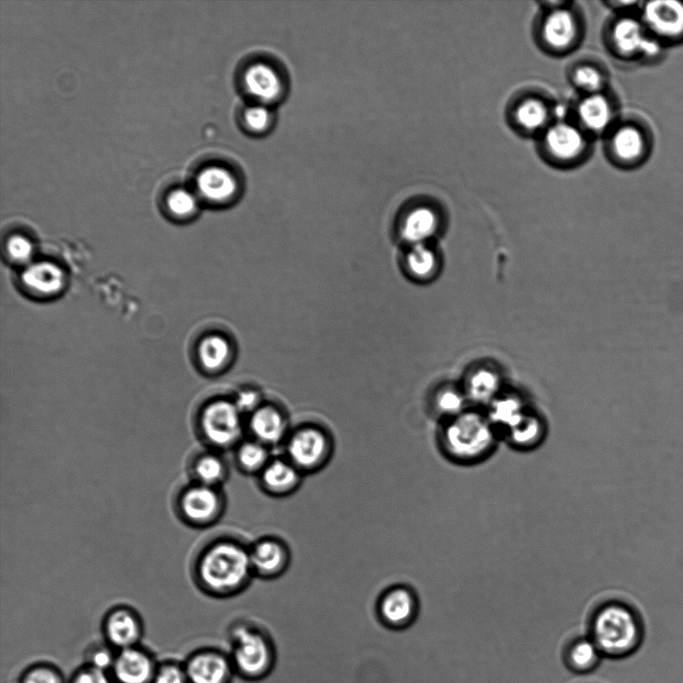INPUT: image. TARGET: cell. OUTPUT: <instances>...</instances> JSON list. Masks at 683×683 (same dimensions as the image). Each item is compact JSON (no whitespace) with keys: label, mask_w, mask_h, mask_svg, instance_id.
<instances>
[{"label":"cell","mask_w":683,"mask_h":683,"mask_svg":"<svg viewBox=\"0 0 683 683\" xmlns=\"http://www.w3.org/2000/svg\"><path fill=\"white\" fill-rule=\"evenodd\" d=\"M192 579L204 594L218 599L245 591L254 575L249 545L232 536H217L196 553L191 566Z\"/></svg>","instance_id":"obj_1"},{"label":"cell","mask_w":683,"mask_h":683,"mask_svg":"<svg viewBox=\"0 0 683 683\" xmlns=\"http://www.w3.org/2000/svg\"><path fill=\"white\" fill-rule=\"evenodd\" d=\"M532 23V39L538 50L550 57L573 54L583 43L586 17L575 1H538Z\"/></svg>","instance_id":"obj_2"},{"label":"cell","mask_w":683,"mask_h":683,"mask_svg":"<svg viewBox=\"0 0 683 683\" xmlns=\"http://www.w3.org/2000/svg\"><path fill=\"white\" fill-rule=\"evenodd\" d=\"M498 435L488 417L463 411L447 420L439 433L438 444L449 461L458 465H474L493 454Z\"/></svg>","instance_id":"obj_3"},{"label":"cell","mask_w":683,"mask_h":683,"mask_svg":"<svg viewBox=\"0 0 683 683\" xmlns=\"http://www.w3.org/2000/svg\"><path fill=\"white\" fill-rule=\"evenodd\" d=\"M588 636L604 657L625 658L631 656L642 642V622L630 605L622 601H607L591 614Z\"/></svg>","instance_id":"obj_4"},{"label":"cell","mask_w":683,"mask_h":683,"mask_svg":"<svg viewBox=\"0 0 683 683\" xmlns=\"http://www.w3.org/2000/svg\"><path fill=\"white\" fill-rule=\"evenodd\" d=\"M228 637V654L236 676L248 682H259L273 672L277 649L265 627L254 621L237 620L230 626Z\"/></svg>","instance_id":"obj_5"},{"label":"cell","mask_w":683,"mask_h":683,"mask_svg":"<svg viewBox=\"0 0 683 683\" xmlns=\"http://www.w3.org/2000/svg\"><path fill=\"white\" fill-rule=\"evenodd\" d=\"M534 142L537 155L547 166L570 171L583 166L592 157L595 140L565 114Z\"/></svg>","instance_id":"obj_6"},{"label":"cell","mask_w":683,"mask_h":683,"mask_svg":"<svg viewBox=\"0 0 683 683\" xmlns=\"http://www.w3.org/2000/svg\"><path fill=\"white\" fill-rule=\"evenodd\" d=\"M602 42L613 58L624 62L649 63L657 60L665 48L650 34L638 10L611 13L603 26Z\"/></svg>","instance_id":"obj_7"},{"label":"cell","mask_w":683,"mask_h":683,"mask_svg":"<svg viewBox=\"0 0 683 683\" xmlns=\"http://www.w3.org/2000/svg\"><path fill=\"white\" fill-rule=\"evenodd\" d=\"M561 115L553 97L536 87L517 90L504 110L507 126L519 137L533 140Z\"/></svg>","instance_id":"obj_8"},{"label":"cell","mask_w":683,"mask_h":683,"mask_svg":"<svg viewBox=\"0 0 683 683\" xmlns=\"http://www.w3.org/2000/svg\"><path fill=\"white\" fill-rule=\"evenodd\" d=\"M601 141L607 161L624 170L640 166L651 150L649 130L639 120L622 115Z\"/></svg>","instance_id":"obj_9"},{"label":"cell","mask_w":683,"mask_h":683,"mask_svg":"<svg viewBox=\"0 0 683 683\" xmlns=\"http://www.w3.org/2000/svg\"><path fill=\"white\" fill-rule=\"evenodd\" d=\"M173 506L182 523L203 529L215 525L223 517L227 498L223 488L189 481L177 491Z\"/></svg>","instance_id":"obj_10"},{"label":"cell","mask_w":683,"mask_h":683,"mask_svg":"<svg viewBox=\"0 0 683 683\" xmlns=\"http://www.w3.org/2000/svg\"><path fill=\"white\" fill-rule=\"evenodd\" d=\"M282 446L283 456L304 476L323 470L334 454V443L330 435L312 425L289 432Z\"/></svg>","instance_id":"obj_11"},{"label":"cell","mask_w":683,"mask_h":683,"mask_svg":"<svg viewBox=\"0 0 683 683\" xmlns=\"http://www.w3.org/2000/svg\"><path fill=\"white\" fill-rule=\"evenodd\" d=\"M242 414L234 403L219 400L207 405L199 418V436L206 448L234 450L244 439Z\"/></svg>","instance_id":"obj_12"},{"label":"cell","mask_w":683,"mask_h":683,"mask_svg":"<svg viewBox=\"0 0 683 683\" xmlns=\"http://www.w3.org/2000/svg\"><path fill=\"white\" fill-rule=\"evenodd\" d=\"M566 115L595 141L601 140L621 117L618 100L611 89L576 95Z\"/></svg>","instance_id":"obj_13"},{"label":"cell","mask_w":683,"mask_h":683,"mask_svg":"<svg viewBox=\"0 0 683 683\" xmlns=\"http://www.w3.org/2000/svg\"><path fill=\"white\" fill-rule=\"evenodd\" d=\"M240 84L251 103L269 107L282 99L287 87L279 66L264 58L252 59L244 66Z\"/></svg>","instance_id":"obj_14"},{"label":"cell","mask_w":683,"mask_h":683,"mask_svg":"<svg viewBox=\"0 0 683 683\" xmlns=\"http://www.w3.org/2000/svg\"><path fill=\"white\" fill-rule=\"evenodd\" d=\"M420 602L415 590L407 584H393L383 590L375 602L378 622L386 629L404 631L415 624Z\"/></svg>","instance_id":"obj_15"},{"label":"cell","mask_w":683,"mask_h":683,"mask_svg":"<svg viewBox=\"0 0 683 683\" xmlns=\"http://www.w3.org/2000/svg\"><path fill=\"white\" fill-rule=\"evenodd\" d=\"M638 14L650 34L663 46L683 41V1L641 2Z\"/></svg>","instance_id":"obj_16"},{"label":"cell","mask_w":683,"mask_h":683,"mask_svg":"<svg viewBox=\"0 0 683 683\" xmlns=\"http://www.w3.org/2000/svg\"><path fill=\"white\" fill-rule=\"evenodd\" d=\"M249 556L254 577L267 581L285 574L292 559L286 541L273 535L262 536L249 544Z\"/></svg>","instance_id":"obj_17"},{"label":"cell","mask_w":683,"mask_h":683,"mask_svg":"<svg viewBox=\"0 0 683 683\" xmlns=\"http://www.w3.org/2000/svg\"><path fill=\"white\" fill-rule=\"evenodd\" d=\"M304 475L283 455L273 456L257 476L259 489L272 498H286L298 491Z\"/></svg>","instance_id":"obj_18"},{"label":"cell","mask_w":683,"mask_h":683,"mask_svg":"<svg viewBox=\"0 0 683 683\" xmlns=\"http://www.w3.org/2000/svg\"><path fill=\"white\" fill-rule=\"evenodd\" d=\"M185 671L189 683H231L236 676L229 654L217 649L194 654Z\"/></svg>","instance_id":"obj_19"},{"label":"cell","mask_w":683,"mask_h":683,"mask_svg":"<svg viewBox=\"0 0 683 683\" xmlns=\"http://www.w3.org/2000/svg\"><path fill=\"white\" fill-rule=\"evenodd\" d=\"M566 79L576 95H587L610 89V74L604 63L594 56L583 55L567 66Z\"/></svg>","instance_id":"obj_20"},{"label":"cell","mask_w":683,"mask_h":683,"mask_svg":"<svg viewBox=\"0 0 683 683\" xmlns=\"http://www.w3.org/2000/svg\"><path fill=\"white\" fill-rule=\"evenodd\" d=\"M103 630L109 643L122 650L136 646L142 636L143 625L133 608L118 605L107 612Z\"/></svg>","instance_id":"obj_21"},{"label":"cell","mask_w":683,"mask_h":683,"mask_svg":"<svg viewBox=\"0 0 683 683\" xmlns=\"http://www.w3.org/2000/svg\"><path fill=\"white\" fill-rule=\"evenodd\" d=\"M200 195L213 203H224L235 198L239 192L238 177L228 168L211 165L202 169L196 177Z\"/></svg>","instance_id":"obj_22"},{"label":"cell","mask_w":683,"mask_h":683,"mask_svg":"<svg viewBox=\"0 0 683 683\" xmlns=\"http://www.w3.org/2000/svg\"><path fill=\"white\" fill-rule=\"evenodd\" d=\"M440 223L439 209L430 202H421L406 212L400 233L405 241L413 245L422 244L438 231Z\"/></svg>","instance_id":"obj_23"},{"label":"cell","mask_w":683,"mask_h":683,"mask_svg":"<svg viewBox=\"0 0 683 683\" xmlns=\"http://www.w3.org/2000/svg\"><path fill=\"white\" fill-rule=\"evenodd\" d=\"M111 669L117 683H152L157 670L152 658L136 646L120 650Z\"/></svg>","instance_id":"obj_24"},{"label":"cell","mask_w":683,"mask_h":683,"mask_svg":"<svg viewBox=\"0 0 683 683\" xmlns=\"http://www.w3.org/2000/svg\"><path fill=\"white\" fill-rule=\"evenodd\" d=\"M190 481L223 488L229 478V466L222 452L205 448L196 452L188 462Z\"/></svg>","instance_id":"obj_25"},{"label":"cell","mask_w":683,"mask_h":683,"mask_svg":"<svg viewBox=\"0 0 683 683\" xmlns=\"http://www.w3.org/2000/svg\"><path fill=\"white\" fill-rule=\"evenodd\" d=\"M251 438L270 447L283 445L289 431L283 414L271 406L259 407L249 418Z\"/></svg>","instance_id":"obj_26"},{"label":"cell","mask_w":683,"mask_h":683,"mask_svg":"<svg viewBox=\"0 0 683 683\" xmlns=\"http://www.w3.org/2000/svg\"><path fill=\"white\" fill-rule=\"evenodd\" d=\"M21 280L25 288L33 294L53 296L63 289L65 275L58 265L42 261L27 266Z\"/></svg>","instance_id":"obj_27"},{"label":"cell","mask_w":683,"mask_h":683,"mask_svg":"<svg viewBox=\"0 0 683 683\" xmlns=\"http://www.w3.org/2000/svg\"><path fill=\"white\" fill-rule=\"evenodd\" d=\"M236 469L243 475L257 477L273 457L271 448L253 438L243 439L233 450Z\"/></svg>","instance_id":"obj_28"},{"label":"cell","mask_w":683,"mask_h":683,"mask_svg":"<svg viewBox=\"0 0 683 683\" xmlns=\"http://www.w3.org/2000/svg\"><path fill=\"white\" fill-rule=\"evenodd\" d=\"M603 655L589 636L573 640L566 649L565 661L574 672L586 674L596 670L603 660Z\"/></svg>","instance_id":"obj_29"},{"label":"cell","mask_w":683,"mask_h":683,"mask_svg":"<svg viewBox=\"0 0 683 683\" xmlns=\"http://www.w3.org/2000/svg\"><path fill=\"white\" fill-rule=\"evenodd\" d=\"M506 441L516 450L536 449L545 437V426L535 415L526 416L504 435Z\"/></svg>","instance_id":"obj_30"},{"label":"cell","mask_w":683,"mask_h":683,"mask_svg":"<svg viewBox=\"0 0 683 683\" xmlns=\"http://www.w3.org/2000/svg\"><path fill=\"white\" fill-rule=\"evenodd\" d=\"M527 413L518 399L503 398L496 400L489 412L488 418L496 431L505 435L514 428Z\"/></svg>","instance_id":"obj_31"},{"label":"cell","mask_w":683,"mask_h":683,"mask_svg":"<svg viewBox=\"0 0 683 683\" xmlns=\"http://www.w3.org/2000/svg\"><path fill=\"white\" fill-rule=\"evenodd\" d=\"M229 355V343L219 335L204 338L199 346L200 361L208 370L220 369L227 362Z\"/></svg>","instance_id":"obj_32"},{"label":"cell","mask_w":683,"mask_h":683,"mask_svg":"<svg viewBox=\"0 0 683 683\" xmlns=\"http://www.w3.org/2000/svg\"><path fill=\"white\" fill-rule=\"evenodd\" d=\"M273 120L270 107L262 104L249 103L240 114L242 127L253 135L267 132L272 127Z\"/></svg>","instance_id":"obj_33"},{"label":"cell","mask_w":683,"mask_h":683,"mask_svg":"<svg viewBox=\"0 0 683 683\" xmlns=\"http://www.w3.org/2000/svg\"><path fill=\"white\" fill-rule=\"evenodd\" d=\"M407 265L409 271L419 277L424 278L431 275L437 265L436 255L424 243L412 246L407 255Z\"/></svg>","instance_id":"obj_34"},{"label":"cell","mask_w":683,"mask_h":683,"mask_svg":"<svg viewBox=\"0 0 683 683\" xmlns=\"http://www.w3.org/2000/svg\"><path fill=\"white\" fill-rule=\"evenodd\" d=\"M499 386L498 377L491 371L480 370L472 375L468 383L470 396L479 402L493 397Z\"/></svg>","instance_id":"obj_35"},{"label":"cell","mask_w":683,"mask_h":683,"mask_svg":"<svg viewBox=\"0 0 683 683\" xmlns=\"http://www.w3.org/2000/svg\"><path fill=\"white\" fill-rule=\"evenodd\" d=\"M169 212L176 217H188L197 209L195 195L187 189L177 188L169 193L166 199Z\"/></svg>","instance_id":"obj_36"},{"label":"cell","mask_w":683,"mask_h":683,"mask_svg":"<svg viewBox=\"0 0 683 683\" xmlns=\"http://www.w3.org/2000/svg\"><path fill=\"white\" fill-rule=\"evenodd\" d=\"M464 399L455 390L447 389L438 394L436 399L437 410L448 419L463 412Z\"/></svg>","instance_id":"obj_37"},{"label":"cell","mask_w":683,"mask_h":683,"mask_svg":"<svg viewBox=\"0 0 683 683\" xmlns=\"http://www.w3.org/2000/svg\"><path fill=\"white\" fill-rule=\"evenodd\" d=\"M6 250L13 261L25 263L30 260L33 254V245L28 238L22 235H14L7 241Z\"/></svg>","instance_id":"obj_38"},{"label":"cell","mask_w":683,"mask_h":683,"mask_svg":"<svg viewBox=\"0 0 683 683\" xmlns=\"http://www.w3.org/2000/svg\"><path fill=\"white\" fill-rule=\"evenodd\" d=\"M152 683H189L185 668L176 664L160 666Z\"/></svg>","instance_id":"obj_39"},{"label":"cell","mask_w":683,"mask_h":683,"mask_svg":"<svg viewBox=\"0 0 683 683\" xmlns=\"http://www.w3.org/2000/svg\"><path fill=\"white\" fill-rule=\"evenodd\" d=\"M22 683H63L61 675L50 666H36L23 676Z\"/></svg>","instance_id":"obj_40"},{"label":"cell","mask_w":683,"mask_h":683,"mask_svg":"<svg viewBox=\"0 0 683 683\" xmlns=\"http://www.w3.org/2000/svg\"><path fill=\"white\" fill-rule=\"evenodd\" d=\"M72 683H111V680L106 671L89 665L74 676Z\"/></svg>","instance_id":"obj_41"},{"label":"cell","mask_w":683,"mask_h":683,"mask_svg":"<svg viewBox=\"0 0 683 683\" xmlns=\"http://www.w3.org/2000/svg\"><path fill=\"white\" fill-rule=\"evenodd\" d=\"M234 404L241 412V414H252L255 410L259 408V395L258 393L252 390L243 391L239 393Z\"/></svg>","instance_id":"obj_42"},{"label":"cell","mask_w":683,"mask_h":683,"mask_svg":"<svg viewBox=\"0 0 683 683\" xmlns=\"http://www.w3.org/2000/svg\"><path fill=\"white\" fill-rule=\"evenodd\" d=\"M115 656L105 648H97L90 656V666L106 671L112 668Z\"/></svg>","instance_id":"obj_43"},{"label":"cell","mask_w":683,"mask_h":683,"mask_svg":"<svg viewBox=\"0 0 683 683\" xmlns=\"http://www.w3.org/2000/svg\"><path fill=\"white\" fill-rule=\"evenodd\" d=\"M602 3L611 13H627L637 11L641 2L608 0Z\"/></svg>","instance_id":"obj_44"}]
</instances>
